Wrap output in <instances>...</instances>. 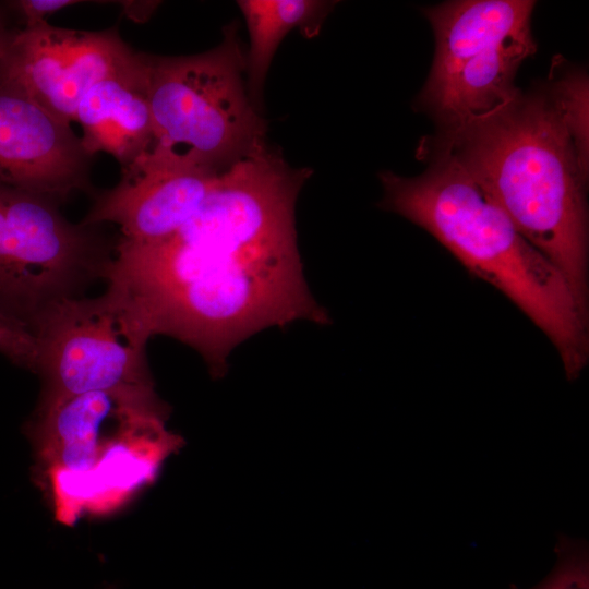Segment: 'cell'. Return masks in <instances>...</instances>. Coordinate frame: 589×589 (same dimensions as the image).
Segmentation results:
<instances>
[{"mask_svg": "<svg viewBox=\"0 0 589 589\" xmlns=\"http://www.w3.org/2000/svg\"><path fill=\"white\" fill-rule=\"evenodd\" d=\"M557 563L552 573L532 589H589L588 552L584 542L561 538Z\"/></svg>", "mask_w": 589, "mask_h": 589, "instance_id": "cell-17", "label": "cell"}, {"mask_svg": "<svg viewBox=\"0 0 589 589\" xmlns=\"http://www.w3.org/2000/svg\"><path fill=\"white\" fill-rule=\"evenodd\" d=\"M312 175L267 142L224 169L197 212L155 243L119 240L105 269L152 336L195 349L226 372L240 342L296 321L326 324L303 274L296 201Z\"/></svg>", "mask_w": 589, "mask_h": 589, "instance_id": "cell-1", "label": "cell"}, {"mask_svg": "<svg viewBox=\"0 0 589 589\" xmlns=\"http://www.w3.org/2000/svg\"><path fill=\"white\" fill-rule=\"evenodd\" d=\"M0 353L13 363L35 372L37 345L32 330L0 310Z\"/></svg>", "mask_w": 589, "mask_h": 589, "instance_id": "cell-18", "label": "cell"}, {"mask_svg": "<svg viewBox=\"0 0 589 589\" xmlns=\"http://www.w3.org/2000/svg\"><path fill=\"white\" fill-rule=\"evenodd\" d=\"M144 58L154 136L142 156L221 171L266 142V122L248 94L236 23L205 52Z\"/></svg>", "mask_w": 589, "mask_h": 589, "instance_id": "cell-4", "label": "cell"}, {"mask_svg": "<svg viewBox=\"0 0 589 589\" xmlns=\"http://www.w3.org/2000/svg\"><path fill=\"white\" fill-rule=\"evenodd\" d=\"M80 2L76 0H16L8 1L5 5L10 12L21 16L23 27H31L47 22L48 15Z\"/></svg>", "mask_w": 589, "mask_h": 589, "instance_id": "cell-19", "label": "cell"}, {"mask_svg": "<svg viewBox=\"0 0 589 589\" xmlns=\"http://www.w3.org/2000/svg\"><path fill=\"white\" fill-rule=\"evenodd\" d=\"M92 158L71 124L0 85V184L62 203L93 191Z\"/></svg>", "mask_w": 589, "mask_h": 589, "instance_id": "cell-9", "label": "cell"}, {"mask_svg": "<svg viewBox=\"0 0 589 589\" xmlns=\"http://www.w3.org/2000/svg\"><path fill=\"white\" fill-rule=\"evenodd\" d=\"M3 5H0V57L5 48L9 37L13 31L8 25L7 13L3 10Z\"/></svg>", "mask_w": 589, "mask_h": 589, "instance_id": "cell-21", "label": "cell"}, {"mask_svg": "<svg viewBox=\"0 0 589 589\" xmlns=\"http://www.w3.org/2000/svg\"><path fill=\"white\" fill-rule=\"evenodd\" d=\"M420 146L453 156L588 308V171L548 84Z\"/></svg>", "mask_w": 589, "mask_h": 589, "instance_id": "cell-2", "label": "cell"}, {"mask_svg": "<svg viewBox=\"0 0 589 589\" xmlns=\"http://www.w3.org/2000/svg\"><path fill=\"white\" fill-rule=\"evenodd\" d=\"M38 407L123 387H152L146 346L153 336L127 299L107 287L98 297H67L35 321Z\"/></svg>", "mask_w": 589, "mask_h": 589, "instance_id": "cell-6", "label": "cell"}, {"mask_svg": "<svg viewBox=\"0 0 589 589\" xmlns=\"http://www.w3.org/2000/svg\"><path fill=\"white\" fill-rule=\"evenodd\" d=\"M156 416L167 417L168 407L154 386L89 392L37 407L27 434L38 472L87 471L128 429Z\"/></svg>", "mask_w": 589, "mask_h": 589, "instance_id": "cell-8", "label": "cell"}, {"mask_svg": "<svg viewBox=\"0 0 589 589\" xmlns=\"http://www.w3.org/2000/svg\"><path fill=\"white\" fill-rule=\"evenodd\" d=\"M536 49L531 27L516 32L468 60L441 88L419 98V103L432 113L440 130L482 118L518 94L517 71Z\"/></svg>", "mask_w": 589, "mask_h": 589, "instance_id": "cell-14", "label": "cell"}, {"mask_svg": "<svg viewBox=\"0 0 589 589\" xmlns=\"http://www.w3.org/2000/svg\"><path fill=\"white\" fill-rule=\"evenodd\" d=\"M556 74L548 83L561 118L573 140L581 166L588 171V76L581 69L554 64Z\"/></svg>", "mask_w": 589, "mask_h": 589, "instance_id": "cell-16", "label": "cell"}, {"mask_svg": "<svg viewBox=\"0 0 589 589\" xmlns=\"http://www.w3.org/2000/svg\"><path fill=\"white\" fill-rule=\"evenodd\" d=\"M166 419L157 416L135 423L87 471L38 473L57 518L71 524L85 513L107 514L151 484L164 461L182 445L181 437L166 429Z\"/></svg>", "mask_w": 589, "mask_h": 589, "instance_id": "cell-10", "label": "cell"}, {"mask_svg": "<svg viewBox=\"0 0 589 589\" xmlns=\"http://www.w3.org/2000/svg\"><path fill=\"white\" fill-rule=\"evenodd\" d=\"M249 48L245 81L249 97L260 111L263 86L274 55L284 37L298 28L305 38L316 36L336 2L315 0H242Z\"/></svg>", "mask_w": 589, "mask_h": 589, "instance_id": "cell-15", "label": "cell"}, {"mask_svg": "<svg viewBox=\"0 0 589 589\" xmlns=\"http://www.w3.org/2000/svg\"><path fill=\"white\" fill-rule=\"evenodd\" d=\"M59 204L0 184V310L31 330L50 304L103 278L113 251L99 226L69 221Z\"/></svg>", "mask_w": 589, "mask_h": 589, "instance_id": "cell-5", "label": "cell"}, {"mask_svg": "<svg viewBox=\"0 0 589 589\" xmlns=\"http://www.w3.org/2000/svg\"><path fill=\"white\" fill-rule=\"evenodd\" d=\"M418 153L429 159L421 175L380 173V205L428 231L470 274L502 292L549 338L566 377L576 380L589 359L588 308L453 156L422 146Z\"/></svg>", "mask_w": 589, "mask_h": 589, "instance_id": "cell-3", "label": "cell"}, {"mask_svg": "<svg viewBox=\"0 0 589 589\" xmlns=\"http://www.w3.org/2000/svg\"><path fill=\"white\" fill-rule=\"evenodd\" d=\"M132 51L116 27L89 32L44 22L13 28L0 57V85L71 124L88 88Z\"/></svg>", "mask_w": 589, "mask_h": 589, "instance_id": "cell-7", "label": "cell"}, {"mask_svg": "<svg viewBox=\"0 0 589 589\" xmlns=\"http://www.w3.org/2000/svg\"><path fill=\"white\" fill-rule=\"evenodd\" d=\"M221 171L166 165L141 156L122 169L116 187L94 193V203L81 223L117 224L121 240L132 243L166 240L197 212Z\"/></svg>", "mask_w": 589, "mask_h": 589, "instance_id": "cell-11", "label": "cell"}, {"mask_svg": "<svg viewBox=\"0 0 589 589\" xmlns=\"http://www.w3.org/2000/svg\"><path fill=\"white\" fill-rule=\"evenodd\" d=\"M119 3L124 14L135 22L146 21L158 5V2L154 1H121Z\"/></svg>", "mask_w": 589, "mask_h": 589, "instance_id": "cell-20", "label": "cell"}, {"mask_svg": "<svg viewBox=\"0 0 589 589\" xmlns=\"http://www.w3.org/2000/svg\"><path fill=\"white\" fill-rule=\"evenodd\" d=\"M74 122L92 156L107 153L123 169L144 155L154 136L144 52L133 49L96 81L81 99Z\"/></svg>", "mask_w": 589, "mask_h": 589, "instance_id": "cell-12", "label": "cell"}, {"mask_svg": "<svg viewBox=\"0 0 589 589\" xmlns=\"http://www.w3.org/2000/svg\"><path fill=\"white\" fill-rule=\"evenodd\" d=\"M534 1L457 0L424 8L435 52L419 98L441 88L468 60L503 38L531 27Z\"/></svg>", "mask_w": 589, "mask_h": 589, "instance_id": "cell-13", "label": "cell"}]
</instances>
